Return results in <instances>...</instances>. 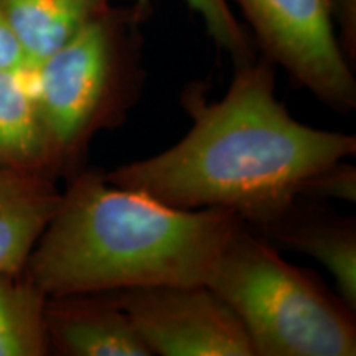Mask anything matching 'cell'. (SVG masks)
I'll return each mask as SVG.
<instances>
[{
    "label": "cell",
    "mask_w": 356,
    "mask_h": 356,
    "mask_svg": "<svg viewBox=\"0 0 356 356\" xmlns=\"http://www.w3.org/2000/svg\"><path fill=\"white\" fill-rule=\"evenodd\" d=\"M220 101L188 84L181 106L190 131L170 149L106 173L109 184L181 210L215 208L261 231L304 200L309 181L356 154V137L297 121L275 96L266 58L234 66Z\"/></svg>",
    "instance_id": "obj_1"
},
{
    "label": "cell",
    "mask_w": 356,
    "mask_h": 356,
    "mask_svg": "<svg viewBox=\"0 0 356 356\" xmlns=\"http://www.w3.org/2000/svg\"><path fill=\"white\" fill-rule=\"evenodd\" d=\"M25 270L48 297L154 286H202L243 221L215 208L181 210L106 180L68 178Z\"/></svg>",
    "instance_id": "obj_2"
},
{
    "label": "cell",
    "mask_w": 356,
    "mask_h": 356,
    "mask_svg": "<svg viewBox=\"0 0 356 356\" xmlns=\"http://www.w3.org/2000/svg\"><path fill=\"white\" fill-rule=\"evenodd\" d=\"M142 17L134 7H109L26 70L58 177L84 168L96 134L119 126L139 99Z\"/></svg>",
    "instance_id": "obj_3"
},
{
    "label": "cell",
    "mask_w": 356,
    "mask_h": 356,
    "mask_svg": "<svg viewBox=\"0 0 356 356\" xmlns=\"http://www.w3.org/2000/svg\"><path fill=\"white\" fill-rule=\"evenodd\" d=\"M207 286L238 315L254 356L356 355L355 310L244 222Z\"/></svg>",
    "instance_id": "obj_4"
},
{
    "label": "cell",
    "mask_w": 356,
    "mask_h": 356,
    "mask_svg": "<svg viewBox=\"0 0 356 356\" xmlns=\"http://www.w3.org/2000/svg\"><path fill=\"white\" fill-rule=\"evenodd\" d=\"M269 63L338 114L356 109L353 65L338 38L330 0H234Z\"/></svg>",
    "instance_id": "obj_5"
},
{
    "label": "cell",
    "mask_w": 356,
    "mask_h": 356,
    "mask_svg": "<svg viewBox=\"0 0 356 356\" xmlns=\"http://www.w3.org/2000/svg\"><path fill=\"white\" fill-rule=\"evenodd\" d=\"M119 300L152 355L254 356L238 315L207 284L127 289Z\"/></svg>",
    "instance_id": "obj_6"
},
{
    "label": "cell",
    "mask_w": 356,
    "mask_h": 356,
    "mask_svg": "<svg viewBox=\"0 0 356 356\" xmlns=\"http://www.w3.org/2000/svg\"><path fill=\"white\" fill-rule=\"evenodd\" d=\"M44 327L50 355L152 356L119 292H83L48 297Z\"/></svg>",
    "instance_id": "obj_7"
},
{
    "label": "cell",
    "mask_w": 356,
    "mask_h": 356,
    "mask_svg": "<svg viewBox=\"0 0 356 356\" xmlns=\"http://www.w3.org/2000/svg\"><path fill=\"white\" fill-rule=\"evenodd\" d=\"M254 231V229H252ZM267 241L302 252L330 273L338 297L356 312V221L340 216L320 202L299 200L269 225L256 231Z\"/></svg>",
    "instance_id": "obj_8"
},
{
    "label": "cell",
    "mask_w": 356,
    "mask_h": 356,
    "mask_svg": "<svg viewBox=\"0 0 356 356\" xmlns=\"http://www.w3.org/2000/svg\"><path fill=\"white\" fill-rule=\"evenodd\" d=\"M55 178L0 165V270H22L60 204Z\"/></svg>",
    "instance_id": "obj_9"
},
{
    "label": "cell",
    "mask_w": 356,
    "mask_h": 356,
    "mask_svg": "<svg viewBox=\"0 0 356 356\" xmlns=\"http://www.w3.org/2000/svg\"><path fill=\"white\" fill-rule=\"evenodd\" d=\"M0 165L58 177L26 71L0 70Z\"/></svg>",
    "instance_id": "obj_10"
},
{
    "label": "cell",
    "mask_w": 356,
    "mask_h": 356,
    "mask_svg": "<svg viewBox=\"0 0 356 356\" xmlns=\"http://www.w3.org/2000/svg\"><path fill=\"white\" fill-rule=\"evenodd\" d=\"M29 70L76 37L113 0H0Z\"/></svg>",
    "instance_id": "obj_11"
},
{
    "label": "cell",
    "mask_w": 356,
    "mask_h": 356,
    "mask_svg": "<svg viewBox=\"0 0 356 356\" xmlns=\"http://www.w3.org/2000/svg\"><path fill=\"white\" fill-rule=\"evenodd\" d=\"M48 296L25 269L0 270V356L50 355L44 327Z\"/></svg>",
    "instance_id": "obj_12"
},
{
    "label": "cell",
    "mask_w": 356,
    "mask_h": 356,
    "mask_svg": "<svg viewBox=\"0 0 356 356\" xmlns=\"http://www.w3.org/2000/svg\"><path fill=\"white\" fill-rule=\"evenodd\" d=\"M190 10L202 17L207 32L216 47L228 53L234 66L248 65L257 58L256 43L241 22L236 19L228 0H186ZM150 0H136L137 12L149 10Z\"/></svg>",
    "instance_id": "obj_13"
},
{
    "label": "cell",
    "mask_w": 356,
    "mask_h": 356,
    "mask_svg": "<svg viewBox=\"0 0 356 356\" xmlns=\"http://www.w3.org/2000/svg\"><path fill=\"white\" fill-rule=\"evenodd\" d=\"M304 200L323 202V200H340L356 202V167L346 160L337 162L317 173L307 185Z\"/></svg>",
    "instance_id": "obj_14"
},
{
    "label": "cell",
    "mask_w": 356,
    "mask_h": 356,
    "mask_svg": "<svg viewBox=\"0 0 356 356\" xmlns=\"http://www.w3.org/2000/svg\"><path fill=\"white\" fill-rule=\"evenodd\" d=\"M341 48L353 65L356 60V0H330Z\"/></svg>",
    "instance_id": "obj_15"
},
{
    "label": "cell",
    "mask_w": 356,
    "mask_h": 356,
    "mask_svg": "<svg viewBox=\"0 0 356 356\" xmlns=\"http://www.w3.org/2000/svg\"><path fill=\"white\" fill-rule=\"evenodd\" d=\"M0 70L2 71H26L29 61L24 53V48L13 33V29L8 22L6 12L0 6Z\"/></svg>",
    "instance_id": "obj_16"
}]
</instances>
